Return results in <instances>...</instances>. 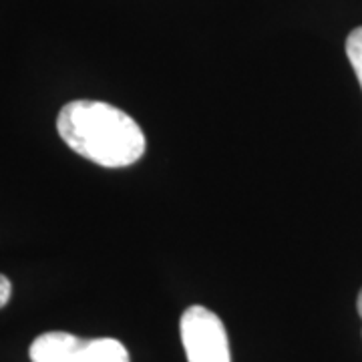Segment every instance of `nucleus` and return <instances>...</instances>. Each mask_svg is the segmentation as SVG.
<instances>
[{
	"label": "nucleus",
	"mask_w": 362,
	"mask_h": 362,
	"mask_svg": "<svg viewBox=\"0 0 362 362\" xmlns=\"http://www.w3.org/2000/svg\"><path fill=\"white\" fill-rule=\"evenodd\" d=\"M346 57H349L350 65L356 73V78L362 87V26L354 28L346 39Z\"/></svg>",
	"instance_id": "obj_4"
},
{
	"label": "nucleus",
	"mask_w": 362,
	"mask_h": 362,
	"mask_svg": "<svg viewBox=\"0 0 362 362\" xmlns=\"http://www.w3.org/2000/svg\"><path fill=\"white\" fill-rule=\"evenodd\" d=\"M187 362H232L230 340L218 314L204 306H189L180 322Z\"/></svg>",
	"instance_id": "obj_3"
},
{
	"label": "nucleus",
	"mask_w": 362,
	"mask_h": 362,
	"mask_svg": "<svg viewBox=\"0 0 362 362\" xmlns=\"http://www.w3.org/2000/svg\"><path fill=\"white\" fill-rule=\"evenodd\" d=\"M33 362H131L115 338H78L69 332H45L28 350Z\"/></svg>",
	"instance_id": "obj_2"
},
{
	"label": "nucleus",
	"mask_w": 362,
	"mask_h": 362,
	"mask_svg": "<svg viewBox=\"0 0 362 362\" xmlns=\"http://www.w3.org/2000/svg\"><path fill=\"white\" fill-rule=\"evenodd\" d=\"M356 310H358V314H361L362 318V290L361 294H358V300H356Z\"/></svg>",
	"instance_id": "obj_6"
},
{
	"label": "nucleus",
	"mask_w": 362,
	"mask_h": 362,
	"mask_svg": "<svg viewBox=\"0 0 362 362\" xmlns=\"http://www.w3.org/2000/svg\"><path fill=\"white\" fill-rule=\"evenodd\" d=\"M57 131L75 153L103 168H127L145 153V135L135 119L101 101L66 103Z\"/></svg>",
	"instance_id": "obj_1"
},
{
	"label": "nucleus",
	"mask_w": 362,
	"mask_h": 362,
	"mask_svg": "<svg viewBox=\"0 0 362 362\" xmlns=\"http://www.w3.org/2000/svg\"><path fill=\"white\" fill-rule=\"evenodd\" d=\"M11 292H13V286H11V280L6 276L0 274V308H4L11 300Z\"/></svg>",
	"instance_id": "obj_5"
}]
</instances>
